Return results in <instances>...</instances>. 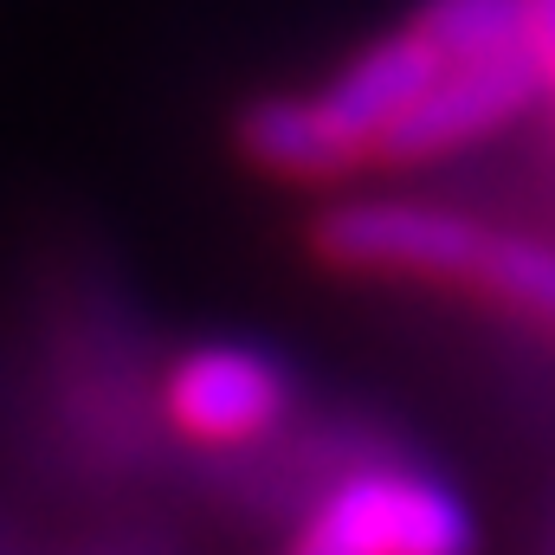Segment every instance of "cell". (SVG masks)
I'll return each mask as SVG.
<instances>
[{
    "mask_svg": "<svg viewBox=\"0 0 555 555\" xmlns=\"http://www.w3.org/2000/svg\"><path fill=\"white\" fill-rule=\"evenodd\" d=\"M284 555H478V524L426 472H362L310 511Z\"/></svg>",
    "mask_w": 555,
    "mask_h": 555,
    "instance_id": "obj_1",
    "label": "cell"
},
{
    "mask_svg": "<svg viewBox=\"0 0 555 555\" xmlns=\"http://www.w3.org/2000/svg\"><path fill=\"white\" fill-rule=\"evenodd\" d=\"M472 284L498 304H511L517 317L555 330V246H537V240H517V233H491L485 240V259Z\"/></svg>",
    "mask_w": 555,
    "mask_h": 555,
    "instance_id": "obj_8",
    "label": "cell"
},
{
    "mask_svg": "<svg viewBox=\"0 0 555 555\" xmlns=\"http://www.w3.org/2000/svg\"><path fill=\"white\" fill-rule=\"evenodd\" d=\"M446 72V59L420 39V26H401V33H382L369 39L323 91H317V111L330 117V130L349 142L362 162L382 155L388 130L426 98V85Z\"/></svg>",
    "mask_w": 555,
    "mask_h": 555,
    "instance_id": "obj_5",
    "label": "cell"
},
{
    "mask_svg": "<svg viewBox=\"0 0 555 555\" xmlns=\"http://www.w3.org/2000/svg\"><path fill=\"white\" fill-rule=\"evenodd\" d=\"M162 408L175 420V433H188L201 446H246V439L272 433L278 420L291 414V382L259 349L207 343V349H188L168 369Z\"/></svg>",
    "mask_w": 555,
    "mask_h": 555,
    "instance_id": "obj_4",
    "label": "cell"
},
{
    "mask_svg": "<svg viewBox=\"0 0 555 555\" xmlns=\"http://www.w3.org/2000/svg\"><path fill=\"white\" fill-rule=\"evenodd\" d=\"M414 26L446 65L530 52V0H426Z\"/></svg>",
    "mask_w": 555,
    "mask_h": 555,
    "instance_id": "obj_7",
    "label": "cell"
},
{
    "mask_svg": "<svg viewBox=\"0 0 555 555\" xmlns=\"http://www.w3.org/2000/svg\"><path fill=\"white\" fill-rule=\"evenodd\" d=\"M530 52L555 91V0H530Z\"/></svg>",
    "mask_w": 555,
    "mask_h": 555,
    "instance_id": "obj_9",
    "label": "cell"
},
{
    "mask_svg": "<svg viewBox=\"0 0 555 555\" xmlns=\"http://www.w3.org/2000/svg\"><path fill=\"white\" fill-rule=\"evenodd\" d=\"M485 227L472 214L433 201H343L317 220V253L336 272H388V278H459L472 284L485 259Z\"/></svg>",
    "mask_w": 555,
    "mask_h": 555,
    "instance_id": "obj_2",
    "label": "cell"
},
{
    "mask_svg": "<svg viewBox=\"0 0 555 555\" xmlns=\"http://www.w3.org/2000/svg\"><path fill=\"white\" fill-rule=\"evenodd\" d=\"M550 91L537 52H504V59H472V65H446L426 98L388 130L375 162H439L465 142H485L491 130L517 124L537 98Z\"/></svg>",
    "mask_w": 555,
    "mask_h": 555,
    "instance_id": "obj_3",
    "label": "cell"
},
{
    "mask_svg": "<svg viewBox=\"0 0 555 555\" xmlns=\"http://www.w3.org/2000/svg\"><path fill=\"white\" fill-rule=\"evenodd\" d=\"M240 155L278 181H336L362 168V155L330 130L317 98H297V91L253 98L240 111Z\"/></svg>",
    "mask_w": 555,
    "mask_h": 555,
    "instance_id": "obj_6",
    "label": "cell"
}]
</instances>
